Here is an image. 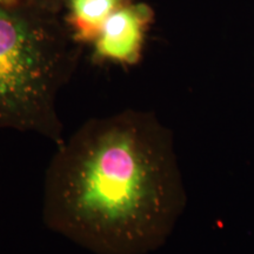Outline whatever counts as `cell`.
Here are the masks:
<instances>
[{"instance_id": "obj_1", "label": "cell", "mask_w": 254, "mask_h": 254, "mask_svg": "<svg viewBox=\"0 0 254 254\" xmlns=\"http://www.w3.org/2000/svg\"><path fill=\"white\" fill-rule=\"evenodd\" d=\"M184 202L170 133L153 114L124 110L87 120L57 146L43 221L99 254H142L163 243Z\"/></svg>"}, {"instance_id": "obj_2", "label": "cell", "mask_w": 254, "mask_h": 254, "mask_svg": "<svg viewBox=\"0 0 254 254\" xmlns=\"http://www.w3.org/2000/svg\"><path fill=\"white\" fill-rule=\"evenodd\" d=\"M80 45L65 21L27 1L0 6V129L64 141L60 91L77 67Z\"/></svg>"}, {"instance_id": "obj_3", "label": "cell", "mask_w": 254, "mask_h": 254, "mask_svg": "<svg viewBox=\"0 0 254 254\" xmlns=\"http://www.w3.org/2000/svg\"><path fill=\"white\" fill-rule=\"evenodd\" d=\"M153 20V8L146 2L131 1L117 9L92 44L94 62L123 66L138 64Z\"/></svg>"}, {"instance_id": "obj_4", "label": "cell", "mask_w": 254, "mask_h": 254, "mask_svg": "<svg viewBox=\"0 0 254 254\" xmlns=\"http://www.w3.org/2000/svg\"><path fill=\"white\" fill-rule=\"evenodd\" d=\"M133 0H66L65 24L79 45H92L106 20Z\"/></svg>"}, {"instance_id": "obj_5", "label": "cell", "mask_w": 254, "mask_h": 254, "mask_svg": "<svg viewBox=\"0 0 254 254\" xmlns=\"http://www.w3.org/2000/svg\"><path fill=\"white\" fill-rule=\"evenodd\" d=\"M25 1L50 13L59 14L65 7L66 0H25Z\"/></svg>"}, {"instance_id": "obj_6", "label": "cell", "mask_w": 254, "mask_h": 254, "mask_svg": "<svg viewBox=\"0 0 254 254\" xmlns=\"http://www.w3.org/2000/svg\"><path fill=\"white\" fill-rule=\"evenodd\" d=\"M23 1V0H0V6L2 5H13L18 4V2Z\"/></svg>"}]
</instances>
